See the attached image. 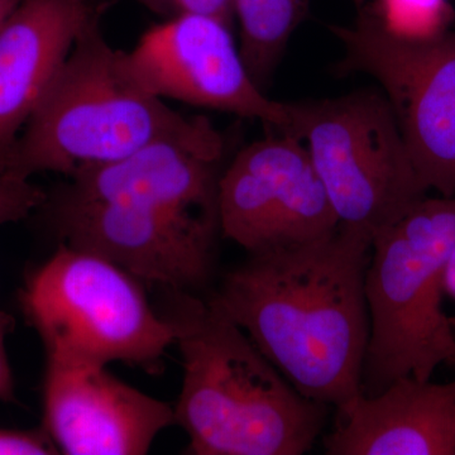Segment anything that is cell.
<instances>
[{
  "instance_id": "obj_19",
  "label": "cell",
  "mask_w": 455,
  "mask_h": 455,
  "mask_svg": "<svg viewBox=\"0 0 455 455\" xmlns=\"http://www.w3.org/2000/svg\"><path fill=\"white\" fill-rule=\"evenodd\" d=\"M60 454L44 427L33 430L0 429V455Z\"/></svg>"
},
{
  "instance_id": "obj_1",
  "label": "cell",
  "mask_w": 455,
  "mask_h": 455,
  "mask_svg": "<svg viewBox=\"0 0 455 455\" xmlns=\"http://www.w3.org/2000/svg\"><path fill=\"white\" fill-rule=\"evenodd\" d=\"M372 238L339 224L315 241L250 254L211 299L296 390L331 407L361 392Z\"/></svg>"
},
{
  "instance_id": "obj_20",
  "label": "cell",
  "mask_w": 455,
  "mask_h": 455,
  "mask_svg": "<svg viewBox=\"0 0 455 455\" xmlns=\"http://www.w3.org/2000/svg\"><path fill=\"white\" fill-rule=\"evenodd\" d=\"M13 329V317L0 310V401L12 403L16 400L14 395L13 374L9 366L5 338Z\"/></svg>"
},
{
  "instance_id": "obj_4",
  "label": "cell",
  "mask_w": 455,
  "mask_h": 455,
  "mask_svg": "<svg viewBox=\"0 0 455 455\" xmlns=\"http://www.w3.org/2000/svg\"><path fill=\"white\" fill-rule=\"evenodd\" d=\"M455 243V197L427 196L372 238L366 272L370 314L361 392L401 377L429 381L455 366V323L443 310V274Z\"/></svg>"
},
{
  "instance_id": "obj_15",
  "label": "cell",
  "mask_w": 455,
  "mask_h": 455,
  "mask_svg": "<svg viewBox=\"0 0 455 455\" xmlns=\"http://www.w3.org/2000/svg\"><path fill=\"white\" fill-rule=\"evenodd\" d=\"M239 50L254 83L265 92L284 50L309 13L310 0H233Z\"/></svg>"
},
{
  "instance_id": "obj_14",
  "label": "cell",
  "mask_w": 455,
  "mask_h": 455,
  "mask_svg": "<svg viewBox=\"0 0 455 455\" xmlns=\"http://www.w3.org/2000/svg\"><path fill=\"white\" fill-rule=\"evenodd\" d=\"M326 455H455V381L401 377L335 407Z\"/></svg>"
},
{
  "instance_id": "obj_10",
  "label": "cell",
  "mask_w": 455,
  "mask_h": 455,
  "mask_svg": "<svg viewBox=\"0 0 455 455\" xmlns=\"http://www.w3.org/2000/svg\"><path fill=\"white\" fill-rule=\"evenodd\" d=\"M62 243L103 257L136 280L184 292L211 274L220 227L133 203L44 202ZM41 206V208H42Z\"/></svg>"
},
{
  "instance_id": "obj_11",
  "label": "cell",
  "mask_w": 455,
  "mask_h": 455,
  "mask_svg": "<svg viewBox=\"0 0 455 455\" xmlns=\"http://www.w3.org/2000/svg\"><path fill=\"white\" fill-rule=\"evenodd\" d=\"M172 424V406L119 381L106 367L47 362L42 427L60 454H147Z\"/></svg>"
},
{
  "instance_id": "obj_16",
  "label": "cell",
  "mask_w": 455,
  "mask_h": 455,
  "mask_svg": "<svg viewBox=\"0 0 455 455\" xmlns=\"http://www.w3.org/2000/svg\"><path fill=\"white\" fill-rule=\"evenodd\" d=\"M372 8L388 32L407 40L436 37L454 18L449 0H376Z\"/></svg>"
},
{
  "instance_id": "obj_7",
  "label": "cell",
  "mask_w": 455,
  "mask_h": 455,
  "mask_svg": "<svg viewBox=\"0 0 455 455\" xmlns=\"http://www.w3.org/2000/svg\"><path fill=\"white\" fill-rule=\"evenodd\" d=\"M329 29L344 50L335 74L379 84L419 176L429 190L455 197V32L397 37L372 7L359 8L352 25Z\"/></svg>"
},
{
  "instance_id": "obj_8",
  "label": "cell",
  "mask_w": 455,
  "mask_h": 455,
  "mask_svg": "<svg viewBox=\"0 0 455 455\" xmlns=\"http://www.w3.org/2000/svg\"><path fill=\"white\" fill-rule=\"evenodd\" d=\"M218 218L223 235L250 254L315 241L339 227L307 146L281 132L244 146L224 166Z\"/></svg>"
},
{
  "instance_id": "obj_12",
  "label": "cell",
  "mask_w": 455,
  "mask_h": 455,
  "mask_svg": "<svg viewBox=\"0 0 455 455\" xmlns=\"http://www.w3.org/2000/svg\"><path fill=\"white\" fill-rule=\"evenodd\" d=\"M226 152L181 140H156L113 163L80 171L59 196L143 204L220 226L218 187Z\"/></svg>"
},
{
  "instance_id": "obj_9",
  "label": "cell",
  "mask_w": 455,
  "mask_h": 455,
  "mask_svg": "<svg viewBox=\"0 0 455 455\" xmlns=\"http://www.w3.org/2000/svg\"><path fill=\"white\" fill-rule=\"evenodd\" d=\"M128 73L149 94L256 119L291 133L292 104L272 100L254 83L232 26L208 14H182L152 27L128 52Z\"/></svg>"
},
{
  "instance_id": "obj_23",
  "label": "cell",
  "mask_w": 455,
  "mask_h": 455,
  "mask_svg": "<svg viewBox=\"0 0 455 455\" xmlns=\"http://www.w3.org/2000/svg\"><path fill=\"white\" fill-rule=\"evenodd\" d=\"M353 2L355 3V5H357L358 8L364 7V3L367 2V0H353Z\"/></svg>"
},
{
  "instance_id": "obj_22",
  "label": "cell",
  "mask_w": 455,
  "mask_h": 455,
  "mask_svg": "<svg viewBox=\"0 0 455 455\" xmlns=\"http://www.w3.org/2000/svg\"><path fill=\"white\" fill-rule=\"evenodd\" d=\"M20 3V0H0V28L4 25L5 20L11 17Z\"/></svg>"
},
{
  "instance_id": "obj_5",
  "label": "cell",
  "mask_w": 455,
  "mask_h": 455,
  "mask_svg": "<svg viewBox=\"0 0 455 455\" xmlns=\"http://www.w3.org/2000/svg\"><path fill=\"white\" fill-rule=\"evenodd\" d=\"M20 304L49 363L155 370L178 343L179 323L149 307L139 280L103 257L60 243L27 280Z\"/></svg>"
},
{
  "instance_id": "obj_17",
  "label": "cell",
  "mask_w": 455,
  "mask_h": 455,
  "mask_svg": "<svg viewBox=\"0 0 455 455\" xmlns=\"http://www.w3.org/2000/svg\"><path fill=\"white\" fill-rule=\"evenodd\" d=\"M49 194L29 180L0 173V226L16 223L41 209Z\"/></svg>"
},
{
  "instance_id": "obj_18",
  "label": "cell",
  "mask_w": 455,
  "mask_h": 455,
  "mask_svg": "<svg viewBox=\"0 0 455 455\" xmlns=\"http://www.w3.org/2000/svg\"><path fill=\"white\" fill-rule=\"evenodd\" d=\"M140 5L164 20L182 16V14H208L220 18L233 27L235 7L233 0H136Z\"/></svg>"
},
{
  "instance_id": "obj_3",
  "label": "cell",
  "mask_w": 455,
  "mask_h": 455,
  "mask_svg": "<svg viewBox=\"0 0 455 455\" xmlns=\"http://www.w3.org/2000/svg\"><path fill=\"white\" fill-rule=\"evenodd\" d=\"M161 140L227 151L223 133L209 119L182 116L134 82L123 51L104 36L99 13L27 122L5 175L29 180L56 172L70 179Z\"/></svg>"
},
{
  "instance_id": "obj_2",
  "label": "cell",
  "mask_w": 455,
  "mask_h": 455,
  "mask_svg": "<svg viewBox=\"0 0 455 455\" xmlns=\"http://www.w3.org/2000/svg\"><path fill=\"white\" fill-rule=\"evenodd\" d=\"M178 346L184 379L175 424L194 455H302L324 430L328 409L284 379L209 299L180 293Z\"/></svg>"
},
{
  "instance_id": "obj_21",
  "label": "cell",
  "mask_w": 455,
  "mask_h": 455,
  "mask_svg": "<svg viewBox=\"0 0 455 455\" xmlns=\"http://www.w3.org/2000/svg\"><path fill=\"white\" fill-rule=\"evenodd\" d=\"M443 287H444V292L455 300V243L448 254L447 262H445Z\"/></svg>"
},
{
  "instance_id": "obj_13",
  "label": "cell",
  "mask_w": 455,
  "mask_h": 455,
  "mask_svg": "<svg viewBox=\"0 0 455 455\" xmlns=\"http://www.w3.org/2000/svg\"><path fill=\"white\" fill-rule=\"evenodd\" d=\"M99 11L90 0H20L0 28V173L75 42Z\"/></svg>"
},
{
  "instance_id": "obj_6",
  "label": "cell",
  "mask_w": 455,
  "mask_h": 455,
  "mask_svg": "<svg viewBox=\"0 0 455 455\" xmlns=\"http://www.w3.org/2000/svg\"><path fill=\"white\" fill-rule=\"evenodd\" d=\"M292 104V136L307 146L340 226L371 235L427 196L381 89Z\"/></svg>"
}]
</instances>
